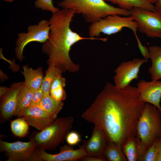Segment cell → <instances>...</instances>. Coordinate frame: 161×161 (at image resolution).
Masks as SVG:
<instances>
[{"mask_svg":"<svg viewBox=\"0 0 161 161\" xmlns=\"http://www.w3.org/2000/svg\"><path fill=\"white\" fill-rule=\"evenodd\" d=\"M109 141L103 130L99 126L95 125L89 139L83 142L82 145L86 156L104 155Z\"/></svg>","mask_w":161,"mask_h":161,"instance_id":"9a60e30c","label":"cell"},{"mask_svg":"<svg viewBox=\"0 0 161 161\" xmlns=\"http://www.w3.org/2000/svg\"><path fill=\"white\" fill-rule=\"evenodd\" d=\"M29 125L24 117L19 118L11 122V130L13 133L16 136L23 137L27 134Z\"/></svg>","mask_w":161,"mask_h":161,"instance_id":"d4e9b609","label":"cell"},{"mask_svg":"<svg viewBox=\"0 0 161 161\" xmlns=\"http://www.w3.org/2000/svg\"><path fill=\"white\" fill-rule=\"evenodd\" d=\"M63 101H58L50 95H44L39 106L55 119L63 108Z\"/></svg>","mask_w":161,"mask_h":161,"instance_id":"d6986e66","label":"cell"},{"mask_svg":"<svg viewBox=\"0 0 161 161\" xmlns=\"http://www.w3.org/2000/svg\"><path fill=\"white\" fill-rule=\"evenodd\" d=\"M155 142L157 150L156 161H161V137Z\"/></svg>","mask_w":161,"mask_h":161,"instance_id":"1f68e13d","label":"cell"},{"mask_svg":"<svg viewBox=\"0 0 161 161\" xmlns=\"http://www.w3.org/2000/svg\"><path fill=\"white\" fill-rule=\"evenodd\" d=\"M148 0V1L150 3H151L152 4H153L154 3L155 4L159 0Z\"/></svg>","mask_w":161,"mask_h":161,"instance_id":"e575fe53","label":"cell"},{"mask_svg":"<svg viewBox=\"0 0 161 161\" xmlns=\"http://www.w3.org/2000/svg\"><path fill=\"white\" fill-rule=\"evenodd\" d=\"M86 156L82 145L74 149L72 146L65 145L60 147L59 152L56 154H49L45 150L37 148L30 161H75Z\"/></svg>","mask_w":161,"mask_h":161,"instance_id":"9c48e42d","label":"cell"},{"mask_svg":"<svg viewBox=\"0 0 161 161\" xmlns=\"http://www.w3.org/2000/svg\"><path fill=\"white\" fill-rule=\"evenodd\" d=\"M74 118L72 117L56 118L47 127L39 132H34L30 138L35 142L37 148L54 151L63 143L72 127Z\"/></svg>","mask_w":161,"mask_h":161,"instance_id":"277c9868","label":"cell"},{"mask_svg":"<svg viewBox=\"0 0 161 161\" xmlns=\"http://www.w3.org/2000/svg\"><path fill=\"white\" fill-rule=\"evenodd\" d=\"M19 117H23L29 125L41 131L50 125L53 119L39 106L31 105L24 110Z\"/></svg>","mask_w":161,"mask_h":161,"instance_id":"5bb4252c","label":"cell"},{"mask_svg":"<svg viewBox=\"0 0 161 161\" xmlns=\"http://www.w3.org/2000/svg\"><path fill=\"white\" fill-rule=\"evenodd\" d=\"M50 24L49 21L42 20L38 24L30 25L27 32L18 34L15 49V55L18 60H23L24 49L29 43L32 42L44 43L47 40L50 30Z\"/></svg>","mask_w":161,"mask_h":161,"instance_id":"ba28073f","label":"cell"},{"mask_svg":"<svg viewBox=\"0 0 161 161\" xmlns=\"http://www.w3.org/2000/svg\"><path fill=\"white\" fill-rule=\"evenodd\" d=\"M32 91L25 85L21 92L18 99L14 116L19 117L21 112L31 105Z\"/></svg>","mask_w":161,"mask_h":161,"instance_id":"603a6c76","label":"cell"},{"mask_svg":"<svg viewBox=\"0 0 161 161\" xmlns=\"http://www.w3.org/2000/svg\"><path fill=\"white\" fill-rule=\"evenodd\" d=\"M25 85L24 81L11 84L8 91L1 98V119L6 121L14 115L19 95Z\"/></svg>","mask_w":161,"mask_h":161,"instance_id":"7c38bea8","label":"cell"},{"mask_svg":"<svg viewBox=\"0 0 161 161\" xmlns=\"http://www.w3.org/2000/svg\"><path fill=\"white\" fill-rule=\"evenodd\" d=\"M155 4L154 11L161 15V0H159Z\"/></svg>","mask_w":161,"mask_h":161,"instance_id":"d6a6232c","label":"cell"},{"mask_svg":"<svg viewBox=\"0 0 161 161\" xmlns=\"http://www.w3.org/2000/svg\"><path fill=\"white\" fill-rule=\"evenodd\" d=\"M34 5L38 9L50 11L52 13L60 10L59 8L54 6L52 0H35Z\"/></svg>","mask_w":161,"mask_h":161,"instance_id":"484cf974","label":"cell"},{"mask_svg":"<svg viewBox=\"0 0 161 161\" xmlns=\"http://www.w3.org/2000/svg\"><path fill=\"white\" fill-rule=\"evenodd\" d=\"M139 31L153 38H161V15L157 12L134 7L129 10Z\"/></svg>","mask_w":161,"mask_h":161,"instance_id":"52a82bcc","label":"cell"},{"mask_svg":"<svg viewBox=\"0 0 161 161\" xmlns=\"http://www.w3.org/2000/svg\"><path fill=\"white\" fill-rule=\"evenodd\" d=\"M157 153V147L155 142L147 148L140 161H156Z\"/></svg>","mask_w":161,"mask_h":161,"instance_id":"4316f807","label":"cell"},{"mask_svg":"<svg viewBox=\"0 0 161 161\" xmlns=\"http://www.w3.org/2000/svg\"><path fill=\"white\" fill-rule=\"evenodd\" d=\"M64 0L66 1V0Z\"/></svg>","mask_w":161,"mask_h":161,"instance_id":"8d00e7d4","label":"cell"},{"mask_svg":"<svg viewBox=\"0 0 161 161\" xmlns=\"http://www.w3.org/2000/svg\"><path fill=\"white\" fill-rule=\"evenodd\" d=\"M8 2H12L16 0H2Z\"/></svg>","mask_w":161,"mask_h":161,"instance_id":"d590c367","label":"cell"},{"mask_svg":"<svg viewBox=\"0 0 161 161\" xmlns=\"http://www.w3.org/2000/svg\"><path fill=\"white\" fill-rule=\"evenodd\" d=\"M145 104L137 87L129 86L120 89L107 83L81 117L100 127L109 141L122 146L129 138L136 137Z\"/></svg>","mask_w":161,"mask_h":161,"instance_id":"6da1fadb","label":"cell"},{"mask_svg":"<svg viewBox=\"0 0 161 161\" xmlns=\"http://www.w3.org/2000/svg\"><path fill=\"white\" fill-rule=\"evenodd\" d=\"M30 141H17L9 143L0 141L1 152H4L6 161H28L37 148L34 141L30 138Z\"/></svg>","mask_w":161,"mask_h":161,"instance_id":"8fae6325","label":"cell"},{"mask_svg":"<svg viewBox=\"0 0 161 161\" xmlns=\"http://www.w3.org/2000/svg\"><path fill=\"white\" fill-rule=\"evenodd\" d=\"M58 5L81 14L85 21L92 23L109 15L130 16L129 11L109 5L104 0H63Z\"/></svg>","mask_w":161,"mask_h":161,"instance_id":"3957f363","label":"cell"},{"mask_svg":"<svg viewBox=\"0 0 161 161\" xmlns=\"http://www.w3.org/2000/svg\"><path fill=\"white\" fill-rule=\"evenodd\" d=\"M124 28L131 30L135 36L137 27L131 16L122 17L118 15H109L89 26L88 33L90 37L98 38L101 33L110 35L121 31Z\"/></svg>","mask_w":161,"mask_h":161,"instance_id":"8992f818","label":"cell"},{"mask_svg":"<svg viewBox=\"0 0 161 161\" xmlns=\"http://www.w3.org/2000/svg\"><path fill=\"white\" fill-rule=\"evenodd\" d=\"M147 148L161 137V111L148 103L137 122L136 136Z\"/></svg>","mask_w":161,"mask_h":161,"instance_id":"5b68a950","label":"cell"},{"mask_svg":"<svg viewBox=\"0 0 161 161\" xmlns=\"http://www.w3.org/2000/svg\"><path fill=\"white\" fill-rule=\"evenodd\" d=\"M137 87L140 98L143 102L150 103L161 111V81L152 80L150 81H147L140 80L138 83Z\"/></svg>","mask_w":161,"mask_h":161,"instance_id":"4fadbf2b","label":"cell"},{"mask_svg":"<svg viewBox=\"0 0 161 161\" xmlns=\"http://www.w3.org/2000/svg\"><path fill=\"white\" fill-rule=\"evenodd\" d=\"M66 79L62 74L57 76L52 81L50 87L49 94L55 99L63 101L66 98V94L64 89L66 86Z\"/></svg>","mask_w":161,"mask_h":161,"instance_id":"44dd1931","label":"cell"},{"mask_svg":"<svg viewBox=\"0 0 161 161\" xmlns=\"http://www.w3.org/2000/svg\"><path fill=\"white\" fill-rule=\"evenodd\" d=\"M9 88L5 86H1L0 87V97H1L8 91Z\"/></svg>","mask_w":161,"mask_h":161,"instance_id":"836d02e7","label":"cell"},{"mask_svg":"<svg viewBox=\"0 0 161 161\" xmlns=\"http://www.w3.org/2000/svg\"><path fill=\"white\" fill-rule=\"evenodd\" d=\"M76 13L72 9L63 8L52 13L49 19L50 30L48 38L42 46L43 52L49 56L48 66H54L63 72H75L80 66L74 63L69 55L72 46L84 40H99L105 42L107 38L85 37L74 32L70 27Z\"/></svg>","mask_w":161,"mask_h":161,"instance_id":"7a4b0ae2","label":"cell"},{"mask_svg":"<svg viewBox=\"0 0 161 161\" xmlns=\"http://www.w3.org/2000/svg\"><path fill=\"white\" fill-rule=\"evenodd\" d=\"M152 64L148 69L152 80L161 79V46H150L148 48Z\"/></svg>","mask_w":161,"mask_h":161,"instance_id":"ac0fdd59","label":"cell"},{"mask_svg":"<svg viewBox=\"0 0 161 161\" xmlns=\"http://www.w3.org/2000/svg\"><path fill=\"white\" fill-rule=\"evenodd\" d=\"M117 4L119 7L130 10L134 7L140 8L152 11H154V5L148 0H104Z\"/></svg>","mask_w":161,"mask_h":161,"instance_id":"ffe728a7","label":"cell"},{"mask_svg":"<svg viewBox=\"0 0 161 161\" xmlns=\"http://www.w3.org/2000/svg\"><path fill=\"white\" fill-rule=\"evenodd\" d=\"M147 61L144 59L134 58L121 63L114 71L115 86L118 88L123 89L130 86L133 80L138 78L140 67Z\"/></svg>","mask_w":161,"mask_h":161,"instance_id":"30bf717a","label":"cell"},{"mask_svg":"<svg viewBox=\"0 0 161 161\" xmlns=\"http://www.w3.org/2000/svg\"></svg>","mask_w":161,"mask_h":161,"instance_id":"74e56055","label":"cell"},{"mask_svg":"<svg viewBox=\"0 0 161 161\" xmlns=\"http://www.w3.org/2000/svg\"><path fill=\"white\" fill-rule=\"evenodd\" d=\"M23 70L22 73L24 78L25 85L32 91L40 89L44 77L42 68L39 67L34 69L24 65Z\"/></svg>","mask_w":161,"mask_h":161,"instance_id":"e0dca14e","label":"cell"},{"mask_svg":"<svg viewBox=\"0 0 161 161\" xmlns=\"http://www.w3.org/2000/svg\"><path fill=\"white\" fill-rule=\"evenodd\" d=\"M122 147L128 161H140L147 149L136 137L129 138Z\"/></svg>","mask_w":161,"mask_h":161,"instance_id":"2e32d148","label":"cell"},{"mask_svg":"<svg viewBox=\"0 0 161 161\" xmlns=\"http://www.w3.org/2000/svg\"><path fill=\"white\" fill-rule=\"evenodd\" d=\"M63 73L61 70L55 66H48L41 87L44 95H50V87L52 81L57 76Z\"/></svg>","mask_w":161,"mask_h":161,"instance_id":"cb8c5ba5","label":"cell"},{"mask_svg":"<svg viewBox=\"0 0 161 161\" xmlns=\"http://www.w3.org/2000/svg\"><path fill=\"white\" fill-rule=\"evenodd\" d=\"M66 140L68 145L73 146L77 144L81 139L80 135L77 132L72 131L68 133Z\"/></svg>","mask_w":161,"mask_h":161,"instance_id":"83f0119b","label":"cell"},{"mask_svg":"<svg viewBox=\"0 0 161 161\" xmlns=\"http://www.w3.org/2000/svg\"><path fill=\"white\" fill-rule=\"evenodd\" d=\"M83 161H107L104 155L92 156H86L80 160Z\"/></svg>","mask_w":161,"mask_h":161,"instance_id":"4dcf8cb0","label":"cell"},{"mask_svg":"<svg viewBox=\"0 0 161 161\" xmlns=\"http://www.w3.org/2000/svg\"><path fill=\"white\" fill-rule=\"evenodd\" d=\"M138 47L140 50L144 59L147 60L150 58V54L148 48L146 46L143 45L137 36L136 37Z\"/></svg>","mask_w":161,"mask_h":161,"instance_id":"f546056e","label":"cell"},{"mask_svg":"<svg viewBox=\"0 0 161 161\" xmlns=\"http://www.w3.org/2000/svg\"><path fill=\"white\" fill-rule=\"evenodd\" d=\"M103 154L107 161H127L122 146L111 142L109 141Z\"/></svg>","mask_w":161,"mask_h":161,"instance_id":"7402d4cb","label":"cell"},{"mask_svg":"<svg viewBox=\"0 0 161 161\" xmlns=\"http://www.w3.org/2000/svg\"><path fill=\"white\" fill-rule=\"evenodd\" d=\"M44 96L43 92L41 88L33 91L31 105L39 106Z\"/></svg>","mask_w":161,"mask_h":161,"instance_id":"f1b7e54d","label":"cell"}]
</instances>
